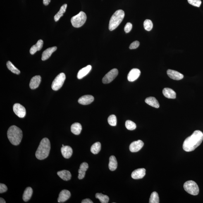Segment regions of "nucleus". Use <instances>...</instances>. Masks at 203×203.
I'll list each match as a JSON object with an SVG mask.
<instances>
[{
  "mask_svg": "<svg viewBox=\"0 0 203 203\" xmlns=\"http://www.w3.org/2000/svg\"><path fill=\"white\" fill-rule=\"evenodd\" d=\"M61 152L64 157L68 159L72 156L73 150L69 146H64L61 147Z\"/></svg>",
  "mask_w": 203,
  "mask_h": 203,
  "instance_id": "obj_18",
  "label": "nucleus"
},
{
  "mask_svg": "<svg viewBox=\"0 0 203 203\" xmlns=\"http://www.w3.org/2000/svg\"><path fill=\"white\" fill-rule=\"evenodd\" d=\"M160 202L159 196L157 192H154L151 194L149 199L150 203H159Z\"/></svg>",
  "mask_w": 203,
  "mask_h": 203,
  "instance_id": "obj_32",
  "label": "nucleus"
},
{
  "mask_svg": "<svg viewBox=\"0 0 203 203\" xmlns=\"http://www.w3.org/2000/svg\"><path fill=\"white\" fill-rule=\"evenodd\" d=\"M82 129V126L79 123H73L71 126V131L72 133L76 135H80Z\"/></svg>",
  "mask_w": 203,
  "mask_h": 203,
  "instance_id": "obj_25",
  "label": "nucleus"
},
{
  "mask_svg": "<svg viewBox=\"0 0 203 203\" xmlns=\"http://www.w3.org/2000/svg\"><path fill=\"white\" fill-rule=\"evenodd\" d=\"M13 109L15 114L20 118H23L26 114V110L25 107L18 103L14 105Z\"/></svg>",
  "mask_w": 203,
  "mask_h": 203,
  "instance_id": "obj_9",
  "label": "nucleus"
},
{
  "mask_svg": "<svg viewBox=\"0 0 203 203\" xmlns=\"http://www.w3.org/2000/svg\"><path fill=\"white\" fill-rule=\"evenodd\" d=\"M144 146L143 142L142 140H138L135 141L130 144V152H138Z\"/></svg>",
  "mask_w": 203,
  "mask_h": 203,
  "instance_id": "obj_11",
  "label": "nucleus"
},
{
  "mask_svg": "<svg viewBox=\"0 0 203 203\" xmlns=\"http://www.w3.org/2000/svg\"><path fill=\"white\" fill-rule=\"evenodd\" d=\"M108 123L111 126H116L117 125V118L114 115H111L108 117Z\"/></svg>",
  "mask_w": 203,
  "mask_h": 203,
  "instance_id": "obj_35",
  "label": "nucleus"
},
{
  "mask_svg": "<svg viewBox=\"0 0 203 203\" xmlns=\"http://www.w3.org/2000/svg\"><path fill=\"white\" fill-rule=\"evenodd\" d=\"M145 102L147 104L152 107L157 108L160 107L159 103L155 97H147L145 99Z\"/></svg>",
  "mask_w": 203,
  "mask_h": 203,
  "instance_id": "obj_24",
  "label": "nucleus"
},
{
  "mask_svg": "<svg viewBox=\"0 0 203 203\" xmlns=\"http://www.w3.org/2000/svg\"><path fill=\"white\" fill-rule=\"evenodd\" d=\"M82 203H93L92 201H91L89 199H85L82 200L81 202Z\"/></svg>",
  "mask_w": 203,
  "mask_h": 203,
  "instance_id": "obj_40",
  "label": "nucleus"
},
{
  "mask_svg": "<svg viewBox=\"0 0 203 203\" xmlns=\"http://www.w3.org/2000/svg\"><path fill=\"white\" fill-rule=\"evenodd\" d=\"M101 150V144L99 142L95 143L93 144L91 147V152L94 154H98Z\"/></svg>",
  "mask_w": 203,
  "mask_h": 203,
  "instance_id": "obj_29",
  "label": "nucleus"
},
{
  "mask_svg": "<svg viewBox=\"0 0 203 203\" xmlns=\"http://www.w3.org/2000/svg\"><path fill=\"white\" fill-rule=\"evenodd\" d=\"M92 68V67L91 65H88L85 68L81 69L80 70H79L78 74H77V78L79 80L83 78L90 72Z\"/></svg>",
  "mask_w": 203,
  "mask_h": 203,
  "instance_id": "obj_19",
  "label": "nucleus"
},
{
  "mask_svg": "<svg viewBox=\"0 0 203 203\" xmlns=\"http://www.w3.org/2000/svg\"><path fill=\"white\" fill-rule=\"evenodd\" d=\"M167 72L168 76L174 80H181L184 78L183 75L175 70L168 69Z\"/></svg>",
  "mask_w": 203,
  "mask_h": 203,
  "instance_id": "obj_13",
  "label": "nucleus"
},
{
  "mask_svg": "<svg viewBox=\"0 0 203 203\" xmlns=\"http://www.w3.org/2000/svg\"><path fill=\"white\" fill-rule=\"evenodd\" d=\"M89 168V165L87 163L84 162L81 164L80 169L78 170V178L79 180H82L84 178L85 172Z\"/></svg>",
  "mask_w": 203,
  "mask_h": 203,
  "instance_id": "obj_17",
  "label": "nucleus"
},
{
  "mask_svg": "<svg viewBox=\"0 0 203 203\" xmlns=\"http://www.w3.org/2000/svg\"><path fill=\"white\" fill-rule=\"evenodd\" d=\"M57 175L62 179L66 181H68L71 178V174L68 170H63L58 172Z\"/></svg>",
  "mask_w": 203,
  "mask_h": 203,
  "instance_id": "obj_22",
  "label": "nucleus"
},
{
  "mask_svg": "<svg viewBox=\"0 0 203 203\" xmlns=\"http://www.w3.org/2000/svg\"><path fill=\"white\" fill-rule=\"evenodd\" d=\"M153 24L151 20L147 19L144 21V27L146 30L150 31L153 28Z\"/></svg>",
  "mask_w": 203,
  "mask_h": 203,
  "instance_id": "obj_34",
  "label": "nucleus"
},
{
  "mask_svg": "<svg viewBox=\"0 0 203 203\" xmlns=\"http://www.w3.org/2000/svg\"><path fill=\"white\" fill-rule=\"evenodd\" d=\"M8 190L7 187L4 184L1 183L0 184V193H2L6 192Z\"/></svg>",
  "mask_w": 203,
  "mask_h": 203,
  "instance_id": "obj_39",
  "label": "nucleus"
},
{
  "mask_svg": "<svg viewBox=\"0 0 203 203\" xmlns=\"http://www.w3.org/2000/svg\"><path fill=\"white\" fill-rule=\"evenodd\" d=\"M140 70L137 68H133L129 72L128 75V80L130 82H133L137 80L140 77Z\"/></svg>",
  "mask_w": 203,
  "mask_h": 203,
  "instance_id": "obj_10",
  "label": "nucleus"
},
{
  "mask_svg": "<svg viewBox=\"0 0 203 203\" xmlns=\"http://www.w3.org/2000/svg\"><path fill=\"white\" fill-rule=\"evenodd\" d=\"M62 146H63V147H64V145L63 144Z\"/></svg>",
  "mask_w": 203,
  "mask_h": 203,
  "instance_id": "obj_43",
  "label": "nucleus"
},
{
  "mask_svg": "<svg viewBox=\"0 0 203 203\" xmlns=\"http://www.w3.org/2000/svg\"><path fill=\"white\" fill-rule=\"evenodd\" d=\"M66 78V75L64 73L59 74L53 81L52 84V88L54 91L59 90L62 87Z\"/></svg>",
  "mask_w": 203,
  "mask_h": 203,
  "instance_id": "obj_7",
  "label": "nucleus"
},
{
  "mask_svg": "<svg viewBox=\"0 0 203 203\" xmlns=\"http://www.w3.org/2000/svg\"><path fill=\"white\" fill-rule=\"evenodd\" d=\"M118 70L116 68H114L108 72L102 79V82L105 84L110 83L116 78L118 74Z\"/></svg>",
  "mask_w": 203,
  "mask_h": 203,
  "instance_id": "obj_8",
  "label": "nucleus"
},
{
  "mask_svg": "<svg viewBox=\"0 0 203 203\" xmlns=\"http://www.w3.org/2000/svg\"><path fill=\"white\" fill-rule=\"evenodd\" d=\"M125 15L124 11L122 10H117L113 14L109 22V29L110 31L114 30L119 25L124 18Z\"/></svg>",
  "mask_w": 203,
  "mask_h": 203,
  "instance_id": "obj_4",
  "label": "nucleus"
},
{
  "mask_svg": "<svg viewBox=\"0 0 203 203\" xmlns=\"http://www.w3.org/2000/svg\"><path fill=\"white\" fill-rule=\"evenodd\" d=\"M132 25L131 23L130 22L127 23L124 27V31L126 33H129V32H130L132 30Z\"/></svg>",
  "mask_w": 203,
  "mask_h": 203,
  "instance_id": "obj_37",
  "label": "nucleus"
},
{
  "mask_svg": "<svg viewBox=\"0 0 203 203\" xmlns=\"http://www.w3.org/2000/svg\"><path fill=\"white\" fill-rule=\"evenodd\" d=\"M163 93L165 97L168 99H174L176 97V93L172 89L166 88L163 89Z\"/></svg>",
  "mask_w": 203,
  "mask_h": 203,
  "instance_id": "obj_21",
  "label": "nucleus"
},
{
  "mask_svg": "<svg viewBox=\"0 0 203 203\" xmlns=\"http://www.w3.org/2000/svg\"><path fill=\"white\" fill-rule=\"evenodd\" d=\"M203 140V133L199 130L194 131L184 141L183 149L187 152H192L200 145Z\"/></svg>",
  "mask_w": 203,
  "mask_h": 203,
  "instance_id": "obj_1",
  "label": "nucleus"
},
{
  "mask_svg": "<svg viewBox=\"0 0 203 203\" xmlns=\"http://www.w3.org/2000/svg\"><path fill=\"white\" fill-rule=\"evenodd\" d=\"M57 49L56 46L48 48L43 52L42 54V60L43 61H45L49 58L52 54V53L56 51Z\"/></svg>",
  "mask_w": 203,
  "mask_h": 203,
  "instance_id": "obj_20",
  "label": "nucleus"
},
{
  "mask_svg": "<svg viewBox=\"0 0 203 203\" xmlns=\"http://www.w3.org/2000/svg\"><path fill=\"white\" fill-rule=\"evenodd\" d=\"M187 1L190 4L197 7H199L202 3L201 0H187Z\"/></svg>",
  "mask_w": 203,
  "mask_h": 203,
  "instance_id": "obj_36",
  "label": "nucleus"
},
{
  "mask_svg": "<svg viewBox=\"0 0 203 203\" xmlns=\"http://www.w3.org/2000/svg\"><path fill=\"white\" fill-rule=\"evenodd\" d=\"M7 67L10 71L13 73L19 75L20 73V72L18 68H17L11 61H8L6 63Z\"/></svg>",
  "mask_w": 203,
  "mask_h": 203,
  "instance_id": "obj_30",
  "label": "nucleus"
},
{
  "mask_svg": "<svg viewBox=\"0 0 203 203\" xmlns=\"http://www.w3.org/2000/svg\"><path fill=\"white\" fill-rule=\"evenodd\" d=\"M70 196H71V193L69 191L67 190H62L59 194V197L58 199V202H64L69 199Z\"/></svg>",
  "mask_w": 203,
  "mask_h": 203,
  "instance_id": "obj_14",
  "label": "nucleus"
},
{
  "mask_svg": "<svg viewBox=\"0 0 203 203\" xmlns=\"http://www.w3.org/2000/svg\"><path fill=\"white\" fill-rule=\"evenodd\" d=\"M7 137L12 144L17 146L21 142L23 133L21 129L16 126L13 125L8 129Z\"/></svg>",
  "mask_w": 203,
  "mask_h": 203,
  "instance_id": "obj_3",
  "label": "nucleus"
},
{
  "mask_svg": "<svg viewBox=\"0 0 203 203\" xmlns=\"http://www.w3.org/2000/svg\"><path fill=\"white\" fill-rule=\"evenodd\" d=\"M32 193H33V190L30 187H27L26 188L25 191L23 195V200L25 202H27L29 200H30L31 198V197Z\"/></svg>",
  "mask_w": 203,
  "mask_h": 203,
  "instance_id": "obj_27",
  "label": "nucleus"
},
{
  "mask_svg": "<svg viewBox=\"0 0 203 203\" xmlns=\"http://www.w3.org/2000/svg\"><path fill=\"white\" fill-rule=\"evenodd\" d=\"M125 126L129 130H134L136 128V125L131 120H128L126 122Z\"/></svg>",
  "mask_w": 203,
  "mask_h": 203,
  "instance_id": "obj_33",
  "label": "nucleus"
},
{
  "mask_svg": "<svg viewBox=\"0 0 203 203\" xmlns=\"http://www.w3.org/2000/svg\"><path fill=\"white\" fill-rule=\"evenodd\" d=\"M44 45V42L42 39H39L35 45L32 46L30 50V53L31 55H34L37 51H40Z\"/></svg>",
  "mask_w": 203,
  "mask_h": 203,
  "instance_id": "obj_23",
  "label": "nucleus"
},
{
  "mask_svg": "<svg viewBox=\"0 0 203 203\" xmlns=\"http://www.w3.org/2000/svg\"><path fill=\"white\" fill-rule=\"evenodd\" d=\"M50 149V142L47 138H44L41 140L39 147L36 151V158L39 160L45 159L49 156Z\"/></svg>",
  "mask_w": 203,
  "mask_h": 203,
  "instance_id": "obj_2",
  "label": "nucleus"
},
{
  "mask_svg": "<svg viewBox=\"0 0 203 203\" xmlns=\"http://www.w3.org/2000/svg\"><path fill=\"white\" fill-rule=\"evenodd\" d=\"M86 20L87 16L85 13L83 11H81L78 14L72 17L71 22L73 27H80L84 25Z\"/></svg>",
  "mask_w": 203,
  "mask_h": 203,
  "instance_id": "obj_5",
  "label": "nucleus"
},
{
  "mask_svg": "<svg viewBox=\"0 0 203 203\" xmlns=\"http://www.w3.org/2000/svg\"><path fill=\"white\" fill-rule=\"evenodd\" d=\"M118 166V162L115 156H111L109 158V163L108 167L110 170L111 171L116 170Z\"/></svg>",
  "mask_w": 203,
  "mask_h": 203,
  "instance_id": "obj_26",
  "label": "nucleus"
},
{
  "mask_svg": "<svg viewBox=\"0 0 203 203\" xmlns=\"http://www.w3.org/2000/svg\"><path fill=\"white\" fill-rule=\"evenodd\" d=\"M146 174V169L144 168H138L132 172V178L134 179H140L143 178Z\"/></svg>",
  "mask_w": 203,
  "mask_h": 203,
  "instance_id": "obj_12",
  "label": "nucleus"
},
{
  "mask_svg": "<svg viewBox=\"0 0 203 203\" xmlns=\"http://www.w3.org/2000/svg\"><path fill=\"white\" fill-rule=\"evenodd\" d=\"M0 203H6V201L2 198H0Z\"/></svg>",
  "mask_w": 203,
  "mask_h": 203,
  "instance_id": "obj_42",
  "label": "nucleus"
},
{
  "mask_svg": "<svg viewBox=\"0 0 203 203\" xmlns=\"http://www.w3.org/2000/svg\"><path fill=\"white\" fill-rule=\"evenodd\" d=\"M93 96L90 95H84L78 99L79 104L83 105L90 104L94 101Z\"/></svg>",
  "mask_w": 203,
  "mask_h": 203,
  "instance_id": "obj_15",
  "label": "nucleus"
},
{
  "mask_svg": "<svg viewBox=\"0 0 203 203\" xmlns=\"http://www.w3.org/2000/svg\"><path fill=\"white\" fill-rule=\"evenodd\" d=\"M95 197L96 198L99 199L102 203H108L109 201V198L108 196L104 195L102 193H96Z\"/></svg>",
  "mask_w": 203,
  "mask_h": 203,
  "instance_id": "obj_31",
  "label": "nucleus"
},
{
  "mask_svg": "<svg viewBox=\"0 0 203 203\" xmlns=\"http://www.w3.org/2000/svg\"><path fill=\"white\" fill-rule=\"evenodd\" d=\"M184 188L185 191L191 195L196 196L199 194V190L198 186L193 180H188L184 185Z\"/></svg>",
  "mask_w": 203,
  "mask_h": 203,
  "instance_id": "obj_6",
  "label": "nucleus"
},
{
  "mask_svg": "<svg viewBox=\"0 0 203 203\" xmlns=\"http://www.w3.org/2000/svg\"><path fill=\"white\" fill-rule=\"evenodd\" d=\"M41 82V77L39 75L34 76L31 79L30 87L31 89H35L39 87Z\"/></svg>",
  "mask_w": 203,
  "mask_h": 203,
  "instance_id": "obj_16",
  "label": "nucleus"
},
{
  "mask_svg": "<svg viewBox=\"0 0 203 203\" xmlns=\"http://www.w3.org/2000/svg\"><path fill=\"white\" fill-rule=\"evenodd\" d=\"M139 45H140V43L139 41H135L130 44L129 48L130 49H135L139 47Z\"/></svg>",
  "mask_w": 203,
  "mask_h": 203,
  "instance_id": "obj_38",
  "label": "nucleus"
},
{
  "mask_svg": "<svg viewBox=\"0 0 203 203\" xmlns=\"http://www.w3.org/2000/svg\"><path fill=\"white\" fill-rule=\"evenodd\" d=\"M67 7V5L66 4H64L62 6H61L60 11L55 15L54 18L55 21L57 22L59 20L60 18L63 16L64 13H65L66 11Z\"/></svg>",
  "mask_w": 203,
  "mask_h": 203,
  "instance_id": "obj_28",
  "label": "nucleus"
},
{
  "mask_svg": "<svg viewBox=\"0 0 203 203\" xmlns=\"http://www.w3.org/2000/svg\"><path fill=\"white\" fill-rule=\"evenodd\" d=\"M51 0H43V3L45 6H48L51 2Z\"/></svg>",
  "mask_w": 203,
  "mask_h": 203,
  "instance_id": "obj_41",
  "label": "nucleus"
}]
</instances>
